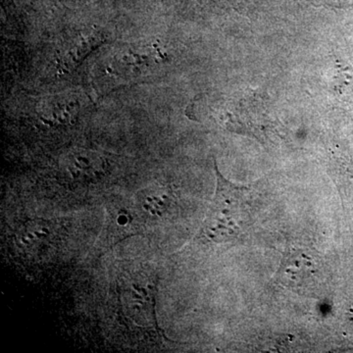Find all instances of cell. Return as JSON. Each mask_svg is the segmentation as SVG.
<instances>
[{"label": "cell", "mask_w": 353, "mask_h": 353, "mask_svg": "<svg viewBox=\"0 0 353 353\" xmlns=\"http://www.w3.org/2000/svg\"><path fill=\"white\" fill-rule=\"evenodd\" d=\"M216 190L203 224V233L215 243H234L248 234L256 218V196L248 185L227 180L214 162Z\"/></svg>", "instance_id": "cell-1"}, {"label": "cell", "mask_w": 353, "mask_h": 353, "mask_svg": "<svg viewBox=\"0 0 353 353\" xmlns=\"http://www.w3.org/2000/svg\"><path fill=\"white\" fill-rule=\"evenodd\" d=\"M103 41V34L94 30L77 32L62 44L59 51V63L65 69H76Z\"/></svg>", "instance_id": "cell-2"}, {"label": "cell", "mask_w": 353, "mask_h": 353, "mask_svg": "<svg viewBox=\"0 0 353 353\" xmlns=\"http://www.w3.org/2000/svg\"><path fill=\"white\" fill-rule=\"evenodd\" d=\"M314 272H317V269L313 257L305 254L303 250H292L284 255L279 269V279L288 287L301 288L310 282Z\"/></svg>", "instance_id": "cell-3"}, {"label": "cell", "mask_w": 353, "mask_h": 353, "mask_svg": "<svg viewBox=\"0 0 353 353\" xmlns=\"http://www.w3.org/2000/svg\"><path fill=\"white\" fill-rule=\"evenodd\" d=\"M317 6L331 7L336 9H348L353 7V0H307Z\"/></svg>", "instance_id": "cell-4"}, {"label": "cell", "mask_w": 353, "mask_h": 353, "mask_svg": "<svg viewBox=\"0 0 353 353\" xmlns=\"http://www.w3.org/2000/svg\"><path fill=\"white\" fill-rule=\"evenodd\" d=\"M127 220L128 218L126 217V216H122V217H120L119 220L118 221H119L120 225H125L127 223Z\"/></svg>", "instance_id": "cell-5"}]
</instances>
